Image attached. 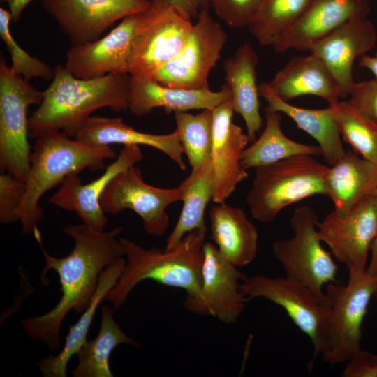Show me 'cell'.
Here are the masks:
<instances>
[{"mask_svg": "<svg viewBox=\"0 0 377 377\" xmlns=\"http://www.w3.org/2000/svg\"><path fill=\"white\" fill-rule=\"evenodd\" d=\"M374 296L375 297V299L377 302V286Z\"/></svg>", "mask_w": 377, "mask_h": 377, "instance_id": "obj_43", "label": "cell"}, {"mask_svg": "<svg viewBox=\"0 0 377 377\" xmlns=\"http://www.w3.org/2000/svg\"><path fill=\"white\" fill-rule=\"evenodd\" d=\"M43 91L12 72L5 57L0 59V170L24 182L31 152L28 141L31 105H39Z\"/></svg>", "mask_w": 377, "mask_h": 377, "instance_id": "obj_8", "label": "cell"}, {"mask_svg": "<svg viewBox=\"0 0 377 377\" xmlns=\"http://www.w3.org/2000/svg\"><path fill=\"white\" fill-rule=\"evenodd\" d=\"M75 139L91 147H106L112 144L147 145L154 147L184 170L183 149L176 131L156 135L144 133L126 124L119 117L91 116L76 135Z\"/></svg>", "mask_w": 377, "mask_h": 377, "instance_id": "obj_22", "label": "cell"}, {"mask_svg": "<svg viewBox=\"0 0 377 377\" xmlns=\"http://www.w3.org/2000/svg\"><path fill=\"white\" fill-rule=\"evenodd\" d=\"M242 293L249 300H269L284 309L294 324L307 335L313 346V359L329 352L327 322L329 307L322 304L304 284L288 278L262 275L246 277L240 284Z\"/></svg>", "mask_w": 377, "mask_h": 377, "instance_id": "obj_9", "label": "cell"}, {"mask_svg": "<svg viewBox=\"0 0 377 377\" xmlns=\"http://www.w3.org/2000/svg\"><path fill=\"white\" fill-rule=\"evenodd\" d=\"M317 228L337 260L348 269L366 270L369 251L377 254V194L364 198L346 215L333 209Z\"/></svg>", "mask_w": 377, "mask_h": 377, "instance_id": "obj_13", "label": "cell"}, {"mask_svg": "<svg viewBox=\"0 0 377 377\" xmlns=\"http://www.w3.org/2000/svg\"><path fill=\"white\" fill-rule=\"evenodd\" d=\"M230 98V92L224 84L217 91L210 89H186L164 86L144 76L130 75L128 110L138 117L159 107L167 112L213 110Z\"/></svg>", "mask_w": 377, "mask_h": 377, "instance_id": "obj_20", "label": "cell"}, {"mask_svg": "<svg viewBox=\"0 0 377 377\" xmlns=\"http://www.w3.org/2000/svg\"><path fill=\"white\" fill-rule=\"evenodd\" d=\"M343 377H377V355L360 350L346 362Z\"/></svg>", "mask_w": 377, "mask_h": 377, "instance_id": "obj_39", "label": "cell"}, {"mask_svg": "<svg viewBox=\"0 0 377 377\" xmlns=\"http://www.w3.org/2000/svg\"><path fill=\"white\" fill-rule=\"evenodd\" d=\"M1 3H6L12 15V20L17 22L26 6L32 0H0Z\"/></svg>", "mask_w": 377, "mask_h": 377, "instance_id": "obj_41", "label": "cell"}, {"mask_svg": "<svg viewBox=\"0 0 377 377\" xmlns=\"http://www.w3.org/2000/svg\"><path fill=\"white\" fill-rule=\"evenodd\" d=\"M207 227L186 234L172 249H145L126 238H119L126 257L124 270L116 285L106 295L115 311L126 301L140 282L152 280L161 285L184 290L195 295L202 284V246Z\"/></svg>", "mask_w": 377, "mask_h": 377, "instance_id": "obj_4", "label": "cell"}, {"mask_svg": "<svg viewBox=\"0 0 377 377\" xmlns=\"http://www.w3.org/2000/svg\"><path fill=\"white\" fill-rule=\"evenodd\" d=\"M129 82V74L81 79L57 65L51 83L43 91L42 102L29 117V138L52 131L75 138L95 110L105 107L118 112L128 110Z\"/></svg>", "mask_w": 377, "mask_h": 377, "instance_id": "obj_2", "label": "cell"}, {"mask_svg": "<svg viewBox=\"0 0 377 377\" xmlns=\"http://www.w3.org/2000/svg\"><path fill=\"white\" fill-rule=\"evenodd\" d=\"M176 131L191 172L210 159L212 145L213 110H202L196 114L175 112Z\"/></svg>", "mask_w": 377, "mask_h": 377, "instance_id": "obj_33", "label": "cell"}, {"mask_svg": "<svg viewBox=\"0 0 377 377\" xmlns=\"http://www.w3.org/2000/svg\"><path fill=\"white\" fill-rule=\"evenodd\" d=\"M265 126L261 135L242 154V167L247 170L269 165L297 155L322 156L318 145L291 140L282 131V113L265 108Z\"/></svg>", "mask_w": 377, "mask_h": 377, "instance_id": "obj_29", "label": "cell"}, {"mask_svg": "<svg viewBox=\"0 0 377 377\" xmlns=\"http://www.w3.org/2000/svg\"><path fill=\"white\" fill-rule=\"evenodd\" d=\"M151 3L172 8L185 19L192 21L198 17L200 10L207 5L208 0H149Z\"/></svg>", "mask_w": 377, "mask_h": 377, "instance_id": "obj_40", "label": "cell"}, {"mask_svg": "<svg viewBox=\"0 0 377 377\" xmlns=\"http://www.w3.org/2000/svg\"><path fill=\"white\" fill-rule=\"evenodd\" d=\"M11 20L9 10L0 8V36L11 57L10 67L12 72L22 75L29 82L32 78L38 77L52 80L54 76V68L30 55L17 43L10 32Z\"/></svg>", "mask_w": 377, "mask_h": 377, "instance_id": "obj_35", "label": "cell"}, {"mask_svg": "<svg viewBox=\"0 0 377 377\" xmlns=\"http://www.w3.org/2000/svg\"><path fill=\"white\" fill-rule=\"evenodd\" d=\"M143 13L121 20L98 39L72 45L66 52L64 66L81 79L101 77L110 73L129 74V59L136 28Z\"/></svg>", "mask_w": 377, "mask_h": 377, "instance_id": "obj_16", "label": "cell"}, {"mask_svg": "<svg viewBox=\"0 0 377 377\" xmlns=\"http://www.w3.org/2000/svg\"><path fill=\"white\" fill-rule=\"evenodd\" d=\"M329 166L313 156H294L256 168L246 202L253 219L269 223L285 207L316 195L327 196Z\"/></svg>", "mask_w": 377, "mask_h": 377, "instance_id": "obj_5", "label": "cell"}, {"mask_svg": "<svg viewBox=\"0 0 377 377\" xmlns=\"http://www.w3.org/2000/svg\"><path fill=\"white\" fill-rule=\"evenodd\" d=\"M230 98L213 110L212 145L210 160L214 174L212 201L224 203L237 185L248 177L241 165V156L249 142L247 134L232 122Z\"/></svg>", "mask_w": 377, "mask_h": 377, "instance_id": "obj_18", "label": "cell"}, {"mask_svg": "<svg viewBox=\"0 0 377 377\" xmlns=\"http://www.w3.org/2000/svg\"><path fill=\"white\" fill-rule=\"evenodd\" d=\"M126 259L121 258L101 273L97 290L87 309L81 313L75 323L69 326L65 343L57 355H50L38 364L45 377H66L68 361L77 355L87 341V337L98 306L104 301L106 295L117 283L125 266Z\"/></svg>", "mask_w": 377, "mask_h": 377, "instance_id": "obj_28", "label": "cell"}, {"mask_svg": "<svg viewBox=\"0 0 377 377\" xmlns=\"http://www.w3.org/2000/svg\"><path fill=\"white\" fill-rule=\"evenodd\" d=\"M374 193H375L376 194H377V188L376 189V191H375Z\"/></svg>", "mask_w": 377, "mask_h": 377, "instance_id": "obj_44", "label": "cell"}, {"mask_svg": "<svg viewBox=\"0 0 377 377\" xmlns=\"http://www.w3.org/2000/svg\"><path fill=\"white\" fill-rule=\"evenodd\" d=\"M24 182L6 172L0 175V222L10 225L18 221L17 209L24 191Z\"/></svg>", "mask_w": 377, "mask_h": 377, "instance_id": "obj_37", "label": "cell"}, {"mask_svg": "<svg viewBox=\"0 0 377 377\" xmlns=\"http://www.w3.org/2000/svg\"><path fill=\"white\" fill-rule=\"evenodd\" d=\"M113 309L103 306L98 335L87 341L77 353L78 362L72 371L74 377H113L110 367L112 350L121 344L140 345L129 337L113 317Z\"/></svg>", "mask_w": 377, "mask_h": 377, "instance_id": "obj_31", "label": "cell"}, {"mask_svg": "<svg viewBox=\"0 0 377 377\" xmlns=\"http://www.w3.org/2000/svg\"><path fill=\"white\" fill-rule=\"evenodd\" d=\"M313 0H264L248 27L260 44L273 47L300 20Z\"/></svg>", "mask_w": 377, "mask_h": 377, "instance_id": "obj_32", "label": "cell"}, {"mask_svg": "<svg viewBox=\"0 0 377 377\" xmlns=\"http://www.w3.org/2000/svg\"><path fill=\"white\" fill-rule=\"evenodd\" d=\"M182 186L162 188L147 184L141 170L135 165L117 175L108 184L101 198L106 214L117 215L131 209L142 219L145 231L161 236L169 226L167 208L182 200Z\"/></svg>", "mask_w": 377, "mask_h": 377, "instance_id": "obj_12", "label": "cell"}, {"mask_svg": "<svg viewBox=\"0 0 377 377\" xmlns=\"http://www.w3.org/2000/svg\"><path fill=\"white\" fill-rule=\"evenodd\" d=\"M217 16L229 27H248L257 16L264 0H208Z\"/></svg>", "mask_w": 377, "mask_h": 377, "instance_id": "obj_36", "label": "cell"}, {"mask_svg": "<svg viewBox=\"0 0 377 377\" xmlns=\"http://www.w3.org/2000/svg\"><path fill=\"white\" fill-rule=\"evenodd\" d=\"M197 18L179 53L154 75L152 79L159 84L186 89H209L208 77L220 59L228 35L213 20L209 5Z\"/></svg>", "mask_w": 377, "mask_h": 377, "instance_id": "obj_11", "label": "cell"}, {"mask_svg": "<svg viewBox=\"0 0 377 377\" xmlns=\"http://www.w3.org/2000/svg\"><path fill=\"white\" fill-rule=\"evenodd\" d=\"M139 145H124L116 159L94 181L82 184L77 174L67 176L49 202L75 212L83 223L93 230L103 232L108 223L101 205V198L110 181L119 173L142 161Z\"/></svg>", "mask_w": 377, "mask_h": 377, "instance_id": "obj_17", "label": "cell"}, {"mask_svg": "<svg viewBox=\"0 0 377 377\" xmlns=\"http://www.w3.org/2000/svg\"><path fill=\"white\" fill-rule=\"evenodd\" d=\"M370 11L369 0H313L274 48L279 53L291 49L309 51L313 44L342 24L367 18Z\"/></svg>", "mask_w": 377, "mask_h": 377, "instance_id": "obj_21", "label": "cell"}, {"mask_svg": "<svg viewBox=\"0 0 377 377\" xmlns=\"http://www.w3.org/2000/svg\"><path fill=\"white\" fill-rule=\"evenodd\" d=\"M258 89L260 96L267 102L269 108L287 115L299 128L318 142L322 151V157L329 165H334L345 155L346 151L329 105L323 109L300 108L280 98L268 82L261 83Z\"/></svg>", "mask_w": 377, "mask_h": 377, "instance_id": "obj_27", "label": "cell"}, {"mask_svg": "<svg viewBox=\"0 0 377 377\" xmlns=\"http://www.w3.org/2000/svg\"><path fill=\"white\" fill-rule=\"evenodd\" d=\"M72 45L94 41L111 25L147 11L149 0H40Z\"/></svg>", "mask_w": 377, "mask_h": 377, "instance_id": "obj_15", "label": "cell"}, {"mask_svg": "<svg viewBox=\"0 0 377 377\" xmlns=\"http://www.w3.org/2000/svg\"><path fill=\"white\" fill-rule=\"evenodd\" d=\"M202 284L194 296H186L184 306L189 311L211 316L226 324L235 323L249 300L240 290L246 277L229 262L214 244L202 246Z\"/></svg>", "mask_w": 377, "mask_h": 377, "instance_id": "obj_14", "label": "cell"}, {"mask_svg": "<svg viewBox=\"0 0 377 377\" xmlns=\"http://www.w3.org/2000/svg\"><path fill=\"white\" fill-rule=\"evenodd\" d=\"M377 41L376 29L367 18L348 21L313 44L309 51L320 57L335 79L340 98L349 96L355 82V60L366 54Z\"/></svg>", "mask_w": 377, "mask_h": 377, "instance_id": "obj_19", "label": "cell"}, {"mask_svg": "<svg viewBox=\"0 0 377 377\" xmlns=\"http://www.w3.org/2000/svg\"><path fill=\"white\" fill-rule=\"evenodd\" d=\"M359 65L370 71L377 80V52L375 56L364 55L359 58Z\"/></svg>", "mask_w": 377, "mask_h": 377, "instance_id": "obj_42", "label": "cell"}, {"mask_svg": "<svg viewBox=\"0 0 377 377\" xmlns=\"http://www.w3.org/2000/svg\"><path fill=\"white\" fill-rule=\"evenodd\" d=\"M268 84L287 102L300 96L313 95L331 105L340 98L333 75L323 60L312 53L292 58Z\"/></svg>", "mask_w": 377, "mask_h": 377, "instance_id": "obj_24", "label": "cell"}, {"mask_svg": "<svg viewBox=\"0 0 377 377\" xmlns=\"http://www.w3.org/2000/svg\"><path fill=\"white\" fill-rule=\"evenodd\" d=\"M63 230L75 244L71 253L61 258L52 256L45 250L40 231L34 235L45 262L40 281L48 285L46 275L50 270L54 271L59 278L61 297L47 313L21 321L28 336L38 339L53 352L60 346L61 326L67 313L71 310L77 313L84 311L97 290L101 273L125 256L121 241L117 238L122 230L121 226L97 232L84 223L70 224Z\"/></svg>", "mask_w": 377, "mask_h": 377, "instance_id": "obj_1", "label": "cell"}, {"mask_svg": "<svg viewBox=\"0 0 377 377\" xmlns=\"http://www.w3.org/2000/svg\"><path fill=\"white\" fill-rule=\"evenodd\" d=\"M193 24L172 8L151 3L135 30L129 75L152 79L184 47Z\"/></svg>", "mask_w": 377, "mask_h": 377, "instance_id": "obj_10", "label": "cell"}, {"mask_svg": "<svg viewBox=\"0 0 377 377\" xmlns=\"http://www.w3.org/2000/svg\"><path fill=\"white\" fill-rule=\"evenodd\" d=\"M258 61L256 52L246 41L223 64L224 84L230 92L234 112L244 121L249 142L256 140V133L263 126L256 76Z\"/></svg>", "mask_w": 377, "mask_h": 377, "instance_id": "obj_23", "label": "cell"}, {"mask_svg": "<svg viewBox=\"0 0 377 377\" xmlns=\"http://www.w3.org/2000/svg\"><path fill=\"white\" fill-rule=\"evenodd\" d=\"M348 96V102L360 114L377 123L376 79L355 82Z\"/></svg>", "mask_w": 377, "mask_h": 377, "instance_id": "obj_38", "label": "cell"}, {"mask_svg": "<svg viewBox=\"0 0 377 377\" xmlns=\"http://www.w3.org/2000/svg\"><path fill=\"white\" fill-rule=\"evenodd\" d=\"M183 189V206L179 219L169 235L165 250L174 249L188 232L206 228L204 214L207 204L213 200L214 174L211 160L180 184Z\"/></svg>", "mask_w": 377, "mask_h": 377, "instance_id": "obj_30", "label": "cell"}, {"mask_svg": "<svg viewBox=\"0 0 377 377\" xmlns=\"http://www.w3.org/2000/svg\"><path fill=\"white\" fill-rule=\"evenodd\" d=\"M328 105L343 140L363 158L377 165V123L360 114L348 101Z\"/></svg>", "mask_w": 377, "mask_h": 377, "instance_id": "obj_34", "label": "cell"}, {"mask_svg": "<svg viewBox=\"0 0 377 377\" xmlns=\"http://www.w3.org/2000/svg\"><path fill=\"white\" fill-rule=\"evenodd\" d=\"M209 221L212 239L229 262L240 267L255 260L258 232L242 209L216 204L210 209Z\"/></svg>", "mask_w": 377, "mask_h": 377, "instance_id": "obj_25", "label": "cell"}, {"mask_svg": "<svg viewBox=\"0 0 377 377\" xmlns=\"http://www.w3.org/2000/svg\"><path fill=\"white\" fill-rule=\"evenodd\" d=\"M377 286V271L348 269L346 284L326 285L329 307V352L323 359L330 364L348 361L362 350V325Z\"/></svg>", "mask_w": 377, "mask_h": 377, "instance_id": "obj_7", "label": "cell"}, {"mask_svg": "<svg viewBox=\"0 0 377 377\" xmlns=\"http://www.w3.org/2000/svg\"><path fill=\"white\" fill-rule=\"evenodd\" d=\"M36 139L24 194L17 209L23 235L38 229L37 224L43 217L39 202L45 192L61 184L70 175L86 168L94 172L102 170L106 168L105 160L117 157L110 146H88L61 131L45 132Z\"/></svg>", "mask_w": 377, "mask_h": 377, "instance_id": "obj_3", "label": "cell"}, {"mask_svg": "<svg viewBox=\"0 0 377 377\" xmlns=\"http://www.w3.org/2000/svg\"><path fill=\"white\" fill-rule=\"evenodd\" d=\"M326 185L334 210L346 215L377 188V165L347 150L340 160L329 165Z\"/></svg>", "mask_w": 377, "mask_h": 377, "instance_id": "obj_26", "label": "cell"}, {"mask_svg": "<svg viewBox=\"0 0 377 377\" xmlns=\"http://www.w3.org/2000/svg\"><path fill=\"white\" fill-rule=\"evenodd\" d=\"M318 222V216L311 207H297L290 221L293 237L275 240L272 252L286 277L308 287L322 304L328 306L323 287L338 281V267L332 253L322 246Z\"/></svg>", "mask_w": 377, "mask_h": 377, "instance_id": "obj_6", "label": "cell"}]
</instances>
